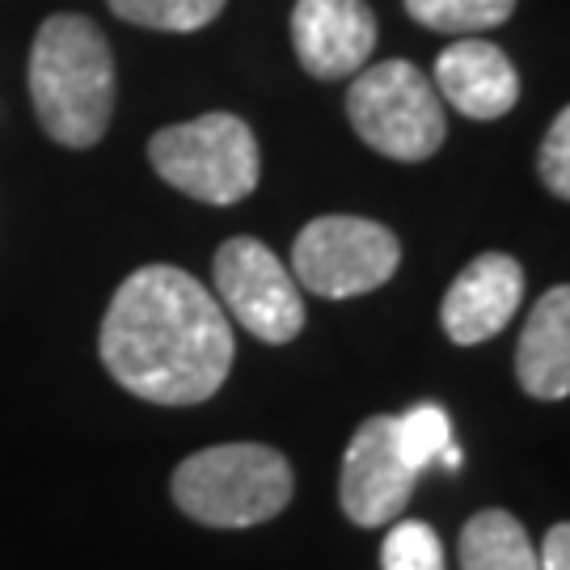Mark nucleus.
Here are the masks:
<instances>
[{"instance_id":"16","label":"nucleus","mask_w":570,"mask_h":570,"mask_svg":"<svg viewBox=\"0 0 570 570\" xmlns=\"http://www.w3.org/2000/svg\"><path fill=\"white\" fill-rule=\"evenodd\" d=\"M452 444V419L444 406L423 402V406H410L397 419V452L414 473H423L431 461H440V452Z\"/></svg>"},{"instance_id":"5","label":"nucleus","mask_w":570,"mask_h":570,"mask_svg":"<svg viewBox=\"0 0 570 570\" xmlns=\"http://www.w3.org/2000/svg\"><path fill=\"white\" fill-rule=\"evenodd\" d=\"M346 119L367 148L393 161H428L449 131L435 85L406 60L360 68L346 89Z\"/></svg>"},{"instance_id":"12","label":"nucleus","mask_w":570,"mask_h":570,"mask_svg":"<svg viewBox=\"0 0 570 570\" xmlns=\"http://www.w3.org/2000/svg\"><path fill=\"white\" fill-rule=\"evenodd\" d=\"M515 381L541 402L570 397V284L550 287L532 305L515 343Z\"/></svg>"},{"instance_id":"17","label":"nucleus","mask_w":570,"mask_h":570,"mask_svg":"<svg viewBox=\"0 0 570 570\" xmlns=\"http://www.w3.org/2000/svg\"><path fill=\"white\" fill-rule=\"evenodd\" d=\"M381 567L385 570H444V546L431 524L423 520H402L393 524L381 546Z\"/></svg>"},{"instance_id":"10","label":"nucleus","mask_w":570,"mask_h":570,"mask_svg":"<svg viewBox=\"0 0 570 570\" xmlns=\"http://www.w3.org/2000/svg\"><path fill=\"white\" fill-rule=\"evenodd\" d=\"M524 301V271L511 254H482L452 279L440 322L456 346L494 338Z\"/></svg>"},{"instance_id":"13","label":"nucleus","mask_w":570,"mask_h":570,"mask_svg":"<svg viewBox=\"0 0 570 570\" xmlns=\"http://www.w3.org/2000/svg\"><path fill=\"white\" fill-rule=\"evenodd\" d=\"M461 570H541V558L511 511L490 508L461 529Z\"/></svg>"},{"instance_id":"14","label":"nucleus","mask_w":570,"mask_h":570,"mask_svg":"<svg viewBox=\"0 0 570 570\" xmlns=\"http://www.w3.org/2000/svg\"><path fill=\"white\" fill-rule=\"evenodd\" d=\"M406 13L440 35H482L515 13V0H406Z\"/></svg>"},{"instance_id":"18","label":"nucleus","mask_w":570,"mask_h":570,"mask_svg":"<svg viewBox=\"0 0 570 570\" xmlns=\"http://www.w3.org/2000/svg\"><path fill=\"white\" fill-rule=\"evenodd\" d=\"M537 174H541V183L550 186V195L570 199V106L546 131V144L537 153Z\"/></svg>"},{"instance_id":"11","label":"nucleus","mask_w":570,"mask_h":570,"mask_svg":"<svg viewBox=\"0 0 570 570\" xmlns=\"http://www.w3.org/2000/svg\"><path fill=\"white\" fill-rule=\"evenodd\" d=\"M435 94L465 119H503L520 102V77L511 60L487 39H461L435 60Z\"/></svg>"},{"instance_id":"4","label":"nucleus","mask_w":570,"mask_h":570,"mask_svg":"<svg viewBox=\"0 0 570 570\" xmlns=\"http://www.w3.org/2000/svg\"><path fill=\"white\" fill-rule=\"evenodd\" d=\"M148 161L169 186L212 207L242 204L258 186V140L237 115H199L148 140Z\"/></svg>"},{"instance_id":"7","label":"nucleus","mask_w":570,"mask_h":570,"mask_svg":"<svg viewBox=\"0 0 570 570\" xmlns=\"http://www.w3.org/2000/svg\"><path fill=\"white\" fill-rule=\"evenodd\" d=\"M212 279L220 292V308H228L254 338L284 346L305 330L301 284L279 263V254H271L263 242L254 237L225 242L212 263Z\"/></svg>"},{"instance_id":"9","label":"nucleus","mask_w":570,"mask_h":570,"mask_svg":"<svg viewBox=\"0 0 570 570\" xmlns=\"http://www.w3.org/2000/svg\"><path fill=\"white\" fill-rule=\"evenodd\" d=\"M292 47L308 77L343 81L372 60L376 18L364 0H296Z\"/></svg>"},{"instance_id":"1","label":"nucleus","mask_w":570,"mask_h":570,"mask_svg":"<svg viewBox=\"0 0 570 570\" xmlns=\"http://www.w3.org/2000/svg\"><path fill=\"white\" fill-rule=\"evenodd\" d=\"M98 351L127 393L157 406H195L228 381L233 326L195 275L153 263L119 284Z\"/></svg>"},{"instance_id":"6","label":"nucleus","mask_w":570,"mask_h":570,"mask_svg":"<svg viewBox=\"0 0 570 570\" xmlns=\"http://www.w3.org/2000/svg\"><path fill=\"white\" fill-rule=\"evenodd\" d=\"M402 245L393 228L364 216H317L292 245V279L313 296L346 301L393 279Z\"/></svg>"},{"instance_id":"8","label":"nucleus","mask_w":570,"mask_h":570,"mask_svg":"<svg viewBox=\"0 0 570 570\" xmlns=\"http://www.w3.org/2000/svg\"><path fill=\"white\" fill-rule=\"evenodd\" d=\"M419 473L397 452V419L372 414L360 423L343 452V478H338V503L346 520L360 529H381L406 511Z\"/></svg>"},{"instance_id":"3","label":"nucleus","mask_w":570,"mask_h":570,"mask_svg":"<svg viewBox=\"0 0 570 570\" xmlns=\"http://www.w3.org/2000/svg\"><path fill=\"white\" fill-rule=\"evenodd\" d=\"M292 465L266 444H216L174 469V503L207 529H254L292 503Z\"/></svg>"},{"instance_id":"2","label":"nucleus","mask_w":570,"mask_h":570,"mask_svg":"<svg viewBox=\"0 0 570 570\" xmlns=\"http://www.w3.org/2000/svg\"><path fill=\"white\" fill-rule=\"evenodd\" d=\"M30 102L63 148H94L115 115V60L106 35L81 13L42 21L30 47Z\"/></svg>"},{"instance_id":"19","label":"nucleus","mask_w":570,"mask_h":570,"mask_svg":"<svg viewBox=\"0 0 570 570\" xmlns=\"http://www.w3.org/2000/svg\"><path fill=\"white\" fill-rule=\"evenodd\" d=\"M537 558H541V570H570V520L546 532V550Z\"/></svg>"},{"instance_id":"15","label":"nucleus","mask_w":570,"mask_h":570,"mask_svg":"<svg viewBox=\"0 0 570 570\" xmlns=\"http://www.w3.org/2000/svg\"><path fill=\"white\" fill-rule=\"evenodd\" d=\"M106 4L115 9V18L148 26V30H169V35L204 30L225 9V0H106Z\"/></svg>"},{"instance_id":"20","label":"nucleus","mask_w":570,"mask_h":570,"mask_svg":"<svg viewBox=\"0 0 570 570\" xmlns=\"http://www.w3.org/2000/svg\"><path fill=\"white\" fill-rule=\"evenodd\" d=\"M440 461H444L449 469H461V449H456V444H449V449L440 452Z\"/></svg>"}]
</instances>
